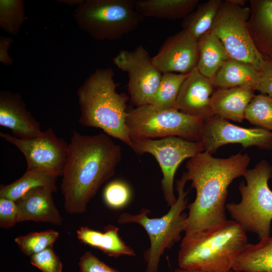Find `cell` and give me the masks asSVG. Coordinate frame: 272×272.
Instances as JSON below:
<instances>
[{
    "instance_id": "obj_1",
    "label": "cell",
    "mask_w": 272,
    "mask_h": 272,
    "mask_svg": "<svg viewBox=\"0 0 272 272\" xmlns=\"http://www.w3.org/2000/svg\"><path fill=\"white\" fill-rule=\"evenodd\" d=\"M121 159L120 147L105 133L87 135L73 130L60 185L65 211L84 213L100 186L114 175Z\"/></svg>"
},
{
    "instance_id": "obj_2",
    "label": "cell",
    "mask_w": 272,
    "mask_h": 272,
    "mask_svg": "<svg viewBox=\"0 0 272 272\" xmlns=\"http://www.w3.org/2000/svg\"><path fill=\"white\" fill-rule=\"evenodd\" d=\"M250 161L247 154L239 153L226 159L214 158L203 152L190 158L183 174L195 188L194 200L188 204L184 223L185 234L220 224L226 220L228 187L244 176Z\"/></svg>"
},
{
    "instance_id": "obj_3",
    "label": "cell",
    "mask_w": 272,
    "mask_h": 272,
    "mask_svg": "<svg viewBox=\"0 0 272 272\" xmlns=\"http://www.w3.org/2000/svg\"><path fill=\"white\" fill-rule=\"evenodd\" d=\"M246 231L233 220L185 234L178 254L181 268L230 272L247 244Z\"/></svg>"
},
{
    "instance_id": "obj_4",
    "label": "cell",
    "mask_w": 272,
    "mask_h": 272,
    "mask_svg": "<svg viewBox=\"0 0 272 272\" xmlns=\"http://www.w3.org/2000/svg\"><path fill=\"white\" fill-rule=\"evenodd\" d=\"M113 75L110 69H99L80 89L81 115L79 122L85 126L100 128L132 149L126 124L129 96L116 92Z\"/></svg>"
},
{
    "instance_id": "obj_5",
    "label": "cell",
    "mask_w": 272,
    "mask_h": 272,
    "mask_svg": "<svg viewBox=\"0 0 272 272\" xmlns=\"http://www.w3.org/2000/svg\"><path fill=\"white\" fill-rule=\"evenodd\" d=\"M240 183V202L226 203L231 218L246 232L255 234L259 240L270 236L272 221V191L268 181L272 177V166L262 160L244 176Z\"/></svg>"
},
{
    "instance_id": "obj_6",
    "label": "cell",
    "mask_w": 272,
    "mask_h": 272,
    "mask_svg": "<svg viewBox=\"0 0 272 272\" xmlns=\"http://www.w3.org/2000/svg\"><path fill=\"white\" fill-rule=\"evenodd\" d=\"M187 181L183 173L181 178L176 181L177 200L162 217L150 218L148 216L150 211L142 209L138 214L124 213L118 218L119 224L134 223L141 225L148 234L150 245L143 254L147 263L145 272H158L160 258L165 250L171 248L181 238L187 217V214L183 212L188 205L186 195L189 189L184 191Z\"/></svg>"
},
{
    "instance_id": "obj_7",
    "label": "cell",
    "mask_w": 272,
    "mask_h": 272,
    "mask_svg": "<svg viewBox=\"0 0 272 272\" xmlns=\"http://www.w3.org/2000/svg\"><path fill=\"white\" fill-rule=\"evenodd\" d=\"M203 122L176 108L157 109L150 105L128 109L126 119L131 140L178 137L200 142Z\"/></svg>"
},
{
    "instance_id": "obj_8",
    "label": "cell",
    "mask_w": 272,
    "mask_h": 272,
    "mask_svg": "<svg viewBox=\"0 0 272 272\" xmlns=\"http://www.w3.org/2000/svg\"><path fill=\"white\" fill-rule=\"evenodd\" d=\"M135 0H90L78 13L80 26L95 39H119L134 31L143 18Z\"/></svg>"
},
{
    "instance_id": "obj_9",
    "label": "cell",
    "mask_w": 272,
    "mask_h": 272,
    "mask_svg": "<svg viewBox=\"0 0 272 272\" xmlns=\"http://www.w3.org/2000/svg\"><path fill=\"white\" fill-rule=\"evenodd\" d=\"M250 13V7L240 6L231 0L223 1L210 31L219 38L230 58L251 63L259 70L264 59L248 31Z\"/></svg>"
},
{
    "instance_id": "obj_10",
    "label": "cell",
    "mask_w": 272,
    "mask_h": 272,
    "mask_svg": "<svg viewBox=\"0 0 272 272\" xmlns=\"http://www.w3.org/2000/svg\"><path fill=\"white\" fill-rule=\"evenodd\" d=\"M131 141L132 149L135 153L150 154L158 161L163 174L161 189L163 196L167 206L171 207L177 200L173 191L176 170L183 160L204 151L201 143L176 137L160 140L139 139Z\"/></svg>"
},
{
    "instance_id": "obj_11",
    "label": "cell",
    "mask_w": 272,
    "mask_h": 272,
    "mask_svg": "<svg viewBox=\"0 0 272 272\" xmlns=\"http://www.w3.org/2000/svg\"><path fill=\"white\" fill-rule=\"evenodd\" d=\"M151 58L140 45L133 50H120L113 59L119 69L127 73L129 100L135 107L151 104L161 81L162 73Z\"/></svg>"
},
{
    "instance_id": "obj_12",
    "label": "cell",
    "mask_w": 272,
    "mask_h": 272,
    "mask_svg": "<svg viewBox=\"0 0 272 272\" xmlns=\"http://www.w3.org/2000/svg\"><path fill=\"white\" fill-rule=\"evenodd\" d=\"M0 137L15 145L24 155L27 169L44 170L57 177L62 175L69 144L58 137L51 127L43 131L41 136L30 139H22L4 132H0Z\"/></svg>"
},
{
    "instance_id": "obj_13",
    "label": "cell",
    "mask_w": 272,
    "mask_h": 272,
    "mask_svg": "<svg viewBox=\"0 0 272 272\" xmlns=\"http://www.w3.org/2000/svg\"><path fill=\"white\" fill-rule=\"evenodd\" d=\"M200 142L204 152L211 154L228 144H239L244 148L256 146L272 149V132L262 128H244L213 116L204 120Z\"/></svg>"
},
{
    "instance_id": "obj_14",
    "label": "cell",
    "mask_w": 272,
    "mask_h": 272,
    "mask_svg": "<svg viewBox=\"0 0 272 272\" xmlns=\"http://www.w3.org/2000/svg\"><path fill=\"white\" fill-rule=\"evenodd\" d=\"M198 58L197 40L182 29L168 37L151 59L162 74H188L196 67Z\"/></svg>"
},
{
    "instance_id": "obj_15",
    "label": "cell",
    "mask_w": 272,
    "mask_h": 272,
    "mask_svg": "<svg viewBox=\"0 0 272 272\" xmlns=\"http://www.w3.org/2000/svg\"><path fill=\"white\" fill-rule=\"evenodd\" d=\"M215 87L212 80L196 68L188 74L178 94L175 108L180 111L204 120L214 116L210 106Z\"/></svg>"
},
{
    "instance_id": "obj_16",
    "label": "cell",
    "mask_w": 272,
    "mask_h": 272,
    "mask_svg": "<svg viewBox=\"0 0 272 272\" xmlns=\"http://www.w3.org/2000/svg\"><path fill=\"white\" fill-rule=\"evenodd\" d=\"M0 125L10 129L13 135L22 139L35 138L43 133L21 98L10 93L1 94Z\"/></svg>"
},
{
    "instance_id": "obj_17",
    "label": "cell",
    "mask_w": 272,
    "mask_h": 272,
    "mask_svg": "<svg viewBox=\"0 0 272 272\" xmlns=\"http://www.w3.org/2000/svg\"><path fill=\"white\" fill-rule=\"evenodd\" d=\"M48 187L33 188L15 201L18 210V222L32 221L60 226L63 219L56 208Z\"/></svg>"
},
{
    "instance_id": "obj_18",
    "label": "cell",
    "mask_w": 272,
    "mask_h": 272,
    "mask_svg": "<svg viewBox=\"0 0 272 272\" xmlns=\"http://www.w3.org/2000/svg\"><path fill=\"white\" fill-rule=\"evenodd\" d=\"M255 88L241 86L218 88L213 93L210 106L215 116L241 122L246 109L254 95Z\"/></svg>"
},
{
    "instance_id": "obj_19",
    "label": "cell",
    "mask_w": 272,
    "mask_h": 272,
    "mask_svg": "<svg viewBox=\"0 0 272 272\" xmlns=\"http://www.w3.org/2000/svg\"><path fill=\"white\" fill-rule=\"evenodd\" d=\"M249 3V34L263 59L272 62V0H250Z\"/></svg>"
},
{
    "instance_id": "obj_20",
    "label": "cell",
    "mask_w": 272,
    "mask_h": 272,
    "mask_svg": "<svg viewBox=\"0 0 272 272\" xmlns=\"http://www.w3.org/2000/svg\"><path fill=\"white\" fill-rule=\"evenodd\" d=\"M77 235L81 243L97 248L109 256L117 258L122 255H135L133 249L119 237L118 228L113 225L105 226L104 232L87 226L81 227L77 230Z\"/></svg>"
},
{
    "instance_id": "obj_21",
    "label": "cell",
    "mask_w": 272,
    "mask_h": 272,
    "mask_svg": "<svg viewBox=\"0 0 272 272\" xmlns=\"http://www.w3.org/2000/svg\"><path fill=\"white\" fill-rule=\"evenodd\" d=\"M259 79V70L252 64L229 57L216 73L212 82L217 88L246 86L255 90Z\"/></svg>"
},
{
    "instance_id": "obj_22",
    "label": "cell",
    "mask_w": 272,
    "mask_h": 272,
    "mask_svg": "<svg viewBox=\"0 0 272 272\" xmlns=\"http://www.w3.org/2000/svg\"><path fill=\"white\" fill-rule=\"evenodd\" d=\"M198 0H135L143 17L175 20L185 18L197 6Z\"/></svg>"
},
{
    "instance_id": "obj_23",
    "label": "cell",
    "mask_w": 272,
    "mask_h": 272,
    "mask_svg": "<svg viewBox=\"0 0 272 272\" xmlns=\"http://www.w3.org/2000/svg\"><path fill=\"white\" fill-rule=\"evenodd\" d=\"M198 58L196 69L205 77L212 80L224 62L229 58L219 38L211 31L197 40Z\"/></svg>"
},
{
    "instance_id": "obj_24",
    "label": "cell",
    "mask_w": 272,
    "mask_h": 272,
    "mask_svg": "<svg viewBox=\"0 0 272 272\" xmlns=\"http://www.w3.org/2000/svg\"><path fill=\"white\" fill-rule=\"evenodd\" d=\"M232 270L236 272H272V236L256 244H247L237 257Z\"/></svg>"
},
{
    "instance_id": "obj_25",
    "label": "cell",
    "mask_w": 272,
    "mask_h": 272,
    "mask_svg": "<svg viewBox=\"0 0 272 272\" xmlns=\"http://www.w3.org/2000/svg\"><path fill=\"white\" fill-rule=\"evenodd\" d=\"M58 177L51 173L38 169H27L18 179L8 185L1 184L0 197L16 201L29 190L41 186L57 190L56 181Z\"/></svg>"
},
{
    "instance_id": "obj_26",
    "label": "cell",
    "mask_w": 272,
    "mask_h": 272,
    "mask_svg": "<svg viewBox=\"0 0 272 272\" xmlns=\"http://www.w3.org/2000/svg\"><path fill=\"white\" fill-rule=\"evenodd\" d=\"M223 0H209L198 5L183 19L181 27L197 40L211 30Z\"/></svg>"
},
{
    "instance_id": "obj_27",
    "label": "cell",
    "mask_w": 272,
    "mask_h": 272,
    "mask_svg": "<svg viewBox=\"0 0 272 272\" xmlns=\"http://www.w3.org/2000/svg\"><path fill=\"white\" fill-rule=\"evenodd\" d=\"M187 75L174 73L162 74L157 92L150 105L157 109L176 108L178 94Z\"/></svg>"
},
{
    "instance_id": "obj_28",
    "label": "cell",
    "mask_w": 272,
    "mask_h": 272,
    "mask_svg": "<svg viewBox=\"0 0 272 272\" xmlns=\"http://www.w3.org/2000/svg\"><path fill=\"white\" fill-rule=\"evenodd\" d=\"M245 119L260 128L272 130V98L262 93L255 95L246 109Z\"/></svg>"
},
{
    "instance_id": "obj_29",
    "label": "cell",
    "mask_w": 272,
    "mask_h": 272,
    "mask_svg": "<svg viewBox=\"0 0 272 272\" xmlns=\"http://www.w3.org/2000/svg\"><path fill=\"white\" fill-rule=\"evenodd\" d=\"M58 237V232L48 230L17 237L15 239V242L24 254L31 256L46 249L52 247Z\"/></svg>"
},
{
    "instance_id": "obj_30",
    "label": "cell",
    "mask_w": 272,
    "mask_h": 272,
    "mask_svg": "<svg viewBox=\"0 0 272 272\" xmlns=\"http://www.w3.org/2000/svg\"><path fill=\"white\" fill-rule=\"evenodd\" d=\"M131 197L129 187L122 181L114 180L105 187L103 191V199L109 208L120 209L129 202Z\"/></svg>"
},
{
    "instance_id": "obj_31",
    "label": "cell",
    "mask_w": 272,
    "mask_h": 272,
    "mask_svg": "<svg viewBox=\"0 0 272 272\" xmlns=\"http://www.w3.org/2000/svg\"><path fill=\"white\" fill-rule=\"evenodd\" d=\"M30 262L42 272H62V263L52 247L30 256Z\"/></svg>"
},
{
    "instance_id": "obj_32",
    "label": "cell",
    "mask_w": 272,
    "mask_h": 272,
    "mask_svg": "<svg viewBox=\"0 0 272 272\" xmlns=\"http://www.w3.org/2000/svg\"><path fill=\"white\" fill-rule=\"evenodd\" d=\"M19 2L17 1H1V20L3 26L13 31L18 24L20 14Z\"/></svg>"
},
{
    "instance_id": "obj_33",
    "label": "cell",
    "mask_w": 272,
    "mask_h": 272,
    "mask_svg": "<svg viewBox=\"0 0 272 272\" xmlns=\"http://www.w3.org/2000/svg\"><path fill=\"white\" fill-rule=\"evenodd\" d=\"M18 210L15 201L0 197V227L8 229L18 222Z\"/></svg>"
},
{
    "instance_id": "obj_34",
    "label": "cell",
    "mask_w": 272,
    "mask_h": 272,
    "mask_svg": "<svg viewBox=\"0 0 272 272\" xmlns=\"http://www.w3.org/2000/svg\"><path fill=\"white\" fill-rule=\"evenodd\" d=\"M79 266L81 272H121L100 260L90 251L81 256Z\"/></svg>"
},
{
    "instance_id": "obj_35",
    "label": "cell",
    "mask_w": 272,
    "mask_h": 272,
    "mask_svg": "<svg viewBox=\"0 0 272 272\" xmlns=\"http://www.w3.org/2000/svg\"><path fill=\"white\" fill-rule=\"evenodd\" d=\"M259 71V82L255 90L272 98V62L264 60Z\"/></svg>"
},
{
    "instance_id": "obj_36",
    "label": "cell",
    "mask_w": 272,
    "mask_h": 272,
    "mask_svg": "<svg viewBox=\"0 0 272 272\" xmlns=\"http://www.w3.org/2000/svg\"><path fill=\"white\" fill-rule=\"evenodd\" d=\"M173 272H202V271L196 270L183 269L179 267V268H177L175 269L173 271ZM230 272H236V271L233 270H231Z\"/></svg>"
},
{
    "instance_id": "obj_37",
    "label": "cell",
    "mask_w": 272,
    "mask_h": 272,
    "mask_svg": "<svg viewBox=\"0 0 272 272\" xmlns=\"http://www.w3.org/2000/svg\"><path fill=\"white\" fill-rule=\"evenodd\" d=\"M231 1L241 7H244V5L246 3V1L244 0H231Z\"/></svg>"
}]
</instances>
